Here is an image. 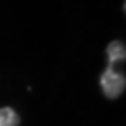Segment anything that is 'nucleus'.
<instances>
[{"instance_id": "obj_1", "label": "nucleus", "mask_w": 126, "mask_h": 126, "mask_svg": "<svg viewBox=\"0 0 126 126\" xmlns=\"http://www.w3.org/2000/svg\"><path fill=\"white\" fill-rule=\"evenodd\" d=\"M116 63L114 61H109V65L105 68V72L102 74L100 77V84H102V89L105 93V96L109 98H117L119 94L124 91V86H126V79L123 74L116 72Z\"/></svg>"}, {"instance_id": "obj_2", "label": "nucleus", "mask_w": 126, "mask_h": 126, "mask_svg": "<svg viewBox=\"0 0 126 126\" xmlns=\"http://www.w3.org/2000/svg\"><path fill=\"white\" fill-rule=\"evenodd\" d=\"M107 58L109 61H124L126 58V49H124V44L119 42V40H112L109 46H107Z\"/></svg>"}, {"instance_id": "obj_3", "label": "nucleus", "mask_w": 126, "mask_h": 126, "mask_svg": "<svg viewBox=\"0 0 126 126\" xmlns=\"http://www.w3.org/2000/svg\"><path fill=\"white\" fill-rule=\"evenodd\" d=\"M18 124H19V116L11 107L0 109V126H18Z\"/></svg>"}]
</instances>
